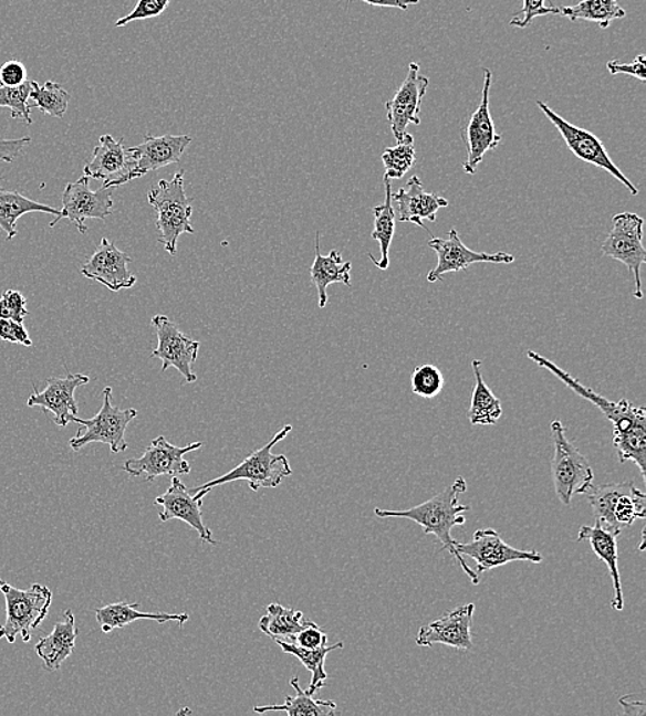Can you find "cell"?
<instances>
[{"label":"cell","instance_id":"681fc988","mask_svg":"<svg viewBox=\"0 0 646 716\" xmlns=\"http://www.w3.org/2000/svg\"><path fill=\"white\" fill-rule=\"evenodd\" d=\"M360 2L378 6V8H393L407 11L409 6L418 4L419 0H360Z\"/></svg>","mask_w":646,"mask_h":716},{"label":"cell","instance_id":"ffe728a7","mask_svg":"<svg viewBox=\"0 0 646 716\" xmlns=\"http://www.w3.org/2000/svg\"><path fill=\"white\" fill-rule=\"evenodd\" d=\"M88 382L90 378L84 373H69L65 378H49L46 388L42 391L33 386V393L28 399L27 406L39 407L44 412L53 413L54 423L60 428H66L75 421L79 412L75 391L79 386Z\"/></svg>","mask_w":646,"mask_h":716},{"label":"cell","instance_id":"8d00e7d4","mask_svg":"<svg viewBox=\"0 0 646 716\" xmlns=\"http://www.w3.org/2000/svg\"><path fill=\"white\" fill-rule=\"evenodd\" d=\"M382 164L385 166V178L402 179L413 166L417 164L414 137L407 133L396 147L386 148L382 154Z\"/></svg>","mask_w":646,"mask_h":716},{"label":"cell","instance_id":"d6a6232c","mask_svg":"<svg viewBox=\"0 0 646 716\" xmlns=\"http://www.w3.org/2000/svg\"><path fill=\"white\" fill-rule=\"evenodd\" d=\"M291 686L296 692L295 697H285L282 706H258L254 712L258 714L283 712L290 716H331L336 714L335 702L316 701L306 691L301 689L298 678L291 681Z\"/></svg>","mask_w":646,"mask_h":716},{"label":"cell","instance_id":"52a82bcc","mask_svg":"<svg viewBox=\"0 0 646 716\" xmlns=\"http://www.w3.org/2000/svg\"><path fill=\"white\" fill-rule=\"evenodd\" d=\"M586 496L595 518L606 527L622 530L646 517L645 494L632 481L592 485Z\"/></svg>","mask_w":646,"mask_h":716},{"label":"cell","instance_id":"bcb514c9","mask_svg":"<svg viewBox=\"0 0 646 716\" xmlns=\"http://www.w3.org/2000/svg\"><path fill=\"white\" fill-rule=\"evenodd\" d=\"M0 339L4 340V343L32 346V340L24 324L13 320H0Z\"/></svg>","mask_w":646,"mask_h":716},{"label":"cell","instance_id":"8fae6325","mask_svg":"<svg viewBox=\"0 0 646 716\" xmlns=\"http://www.w3.org/2000/svg\"><path fill=\"white\" fill-rule=\"evenodd\" d=\"M192 143L190 136H166L154 137L145 136L144 143L137 147L128 148L131 155L132 169L127 175L112 181L104 182L103 188H119L122 185L142 178L148 172L163 169V167L179 164L185 150Z\"/></svg>","mask_w":646,"mask_h":716},{"label":"cell","instance_id":"9a60e30c","mask_svg":"<svg viewBox=\"0 0 646 716\" xmlns=\"http://www.w3.org/2000/svg\"><path fill=\"white\" fill-rule=\"evenodd\" d=\"M457 551L462 557L475 559L477 575L510 562L541 564L543 561V557L538 551L519 550L509 546L492 528L476 530L473 540L469 543L457 541Z\"/></svg>","mask_w":646,"mask_h":716},{"label":"cell","instance_id":"cb8c5ba5","mask_svg":"<svg viewBox=\"0 0 646 716\" xmlns=\"http://www.w3.org/2000/svg\"><path fill=\"white\" fill-rule=\"evenodd\" d=\"M392 199L397 206L398 221L411 222L424 229V220L436 222L437 212L449 204L441 196L426 192L423 181L415 176L409 178L406 188L392 193Z\"/></svg>","mask_w":646,"mask_h":716},{"label":"cell","instance_id":"f35d334b","mask_svg":"<svg viewBox=\"0 0 646 716\" xmlns=\"http://www.w3.org/2000/svg\"><path fill=\"white\" fill-rule=\"evenodd\" d=\"M442 372L433 364H424L414 369L411 375L413 393L423 399H435L444 388Z\"/></svg>","mask_w":646,"mask_h":716},{"label":"cell","instance_id":"1f68e13d","mask_svg":"<svg viewBox=\"0 0 646 716\" xmlns=\"http://www.w3.org/2000/svg\"><path fill=\"white\" fill-rule=\"evenodd\" d=\"M273 641L282 647L284 653L292 654V656L300 660L303 667L312 674L311 685H309L306 691L312 696L322 689L325 686V681L329 680V674L325 673L324 668L325 659H327L329 653L340 651V649L344 647V643L342 642L331 646L324 645L317 649H305L298 646L294 642L280 640V638H274Z\"/></svg>","mask_w":646,"mask_h":716},{"label":"cell","instance_id":"603a6c76","mask_svg":"<svg viewBox=\"0 0 646 716\" xmlns=\"http://www.w3.org/2000/svg\"><path fill=\"white\" fill-rule=\"evenodd\" d=\"M622 530L606 527V525L595 519L594 527L583 525L577 534V540L588 541L595 556L608 567L612 585H614V598H612L611 607L617 612L625 609L619 570V548H617V539H619Z\"/></svg>","mask_w":646,"mask_h":716},{"label":"cell","instance_id":"b9f144b4","mask_svg":"<svg viewBox=\"0 0 646 716\" xmlns=\"http://www.w3.org/2000/svg\"><path fill=\"white\" fill-rule=\"evenodd\" d=\"M170 0H138L136 8L125 17L116 21V27H126L134 21L156 19L165 13Z\"/></svg>","mask_w":646,"mask_h":716},{"label":"cell","instance_id":"ee69618b","mask_svg":"<svg viewBox=\"0 0 646 716\" xmlns=\"http://www.w3.org/2000/svg\"><path fill=\"white\" fill-rule=\"evenodd\" d=\"M291 642L305 649H317L327 645L329 636L316 623L311 622L301 632L292 636Z\"/></svg>","mask_w":646,"mask_h":716},{"label":"cell","instance_id":"44dd1931","mask_svg":"<svg viewBox=\"0 0 646 716\" xmlns=\"http://www.w3.org/2000/svg\"><path fill=\"white\" fill-rule=\"evenodd\" d=\"M475 611V603L455 608L435 622L420 626L415 642L423 647L441 643L457 651H471L473 649L471 623H473Z\"/></svg>","mask_w":646,"mask_h":716},{"label":"cell","instance_id":"7402d4cb","mask_svg":"<svg viewBox=\"0 0 646 716\" xmlns=\"http://www.w3.org/2000/svg\"><path fill=\"white\" fill-rule=\"evenodd\" d=\"M132 262L131 256L104 238L94 254L82 266L81 272L84 277L103 284L114 293H119L121 289L133 288L137 283V277L128 268Z\"/></svg>","mask_w":646,"mask_h":716},{"label":"cell","instance_id":"277c9868","mask_svg":"<svg viewBox=\"0 0 646 716\" xmlns=\"http://www.w3.org/2000/svg\"><path fill=\"white\" fill-rule=\"evenodd\" d=\"M0 591L6 601V620L0 625V640L14 643L17 636L30 642L31 632L38 629L48 618L53 602V592L49 587L33 583L28 590L15 589L0 579Z\"/></svg>","mask_w":646,"mask_h":716},{"label":"cell","instance_id":"8992f818","mask_svg":"<svg viewBox=\"0 0 646 716\" xmlns=\"http://www.w3.org/2000/svg\"><path fill=\"white\" fill-rule=\"evenodd\" d=\"M291 424H285L282 430H279L274 438L269 441L261 450L252 452L247 456L243 462L230 470L227 474L221 475L216 480L209 481L204 485L195 488L194 492L199 489H212L216 486L233 483V481L244 480L252 491L261 488H277L283 483L284 478L290 477L292 468L289 459L284 455H274L272 453L273 446L279 441L284 440L291 433Z\"/></svg>","mask_w":646,"mask_h":716},{"label":"cell","instance_id":"d6986e66","mask_svg":"<svg viewBox=\"0 0 646 716\" xmlns=\"http://www.w3.org/2000/svg\"><path fill=\"white\" fill-rule=\"evenodd\" d=\"M418 63L408 66L406 80L400 88L386 103L387 122H389L396 141H402L409 125H420V105L429 87V77L420 75Z\"/></svg>","mask_w":646,"mask_h":716},{"label":"cell","instance_id":"d590c367","mask_svg":"<svg viewBox=\"0 0 646 716\" xmlns=\"http://www.w3.org/2000/svg\"><path fill=\"white\" fill-rule=\"evenodd\" d=\"M32 90L30 99L32 108H38L43 114L63 119L69 110L71 95L59 83L49 81L43 86L38 82H31Z\"/></svg>","mask_w":646,"mask_h":716},{"label":"cell","instance_id":"30bf717a","mask_svg":"<svg viewBox=\"0 0 646 716\" xmlns=\"http://www.w3.org/2000/svg\"><path fill=\"white\" fill-rule=\"evenodd\" d=\"M536 105L539 106V109L543 112V115L553 123L555 128H558L561 137L564 138L566 147H569L571 152L574 154L579 160L609 172V175L616 178L617 181L625 185L628 192L633 196H638L639 190L636 185L623 175L619 167L612 161L609 154L606 152L604 144L601 143L598 137H595L594 134L588 130H584V128L572 125V123L565 120L563 116L555 114V112L550 108L548 104L542 103V101H536Z\"/></svg>","mask_w":646,"mask_h":716},{"label":"cell","instance_id":"d4e9b609","mask_svg":"<svg viewBox=\"0 0 646 716\" xmlns=\"http://www.w3.org/2000/svg\"><path fill=\"white\" fill-rule=\"evenodd\" d=\"M123 143L125 139L116 141L111 134L100 137L93 159L84 166L83 175L90 179H104V182L127 175L132 169V160Z\"/></svg>","mask_w":646,"mask_h":716},{"label":"cell","instance_id":"4316f807","mask_svg":"<svg viewBox=\"0 0 646 716\" xmlns=\"http://www.w3.org/2000/svg\"><path fill=\"white\" fill-rule=\"evenodd\" d=\"M352 262H344L340 251L333 250L329 255L320 253V233H316V256L311 268L312 283L316 285L319 307L324 309L329 304L327 288L340 283L352 287Z\"/></svg>","mask_w":646,"mask_h":716},{"label":"cell","instance_id":"5b68a950","mask_svg":"<svg viewBox=\"0 0 646 716\" xmlns=\"http://www.w3.org/2000/svg\"><path fill=\"white\" fill-rule=\"evenodd\" d=\"M554 457L552 478L555 495L565 507H571L575 495H586L592 488L594 472L592 463L566 439L565 428L560 419L552 422Z\"/></svg>","mask_w":646,"mask_h":716},{"label":"cell","instance_id":"ba28073f","mask_svg":"<svg viewBox=\"0 0 646 716\" xmlns=\"http://www.w3.org/2000/svg\"><path fill=\"white\" fill-rule=\"evenodd\" d=\"M104 402L100 412L92 419L75 418V423L81 424L83 432L79 430L75 438L70 440V446L73 451L79 452L84 446L93 443L110 445L112 453L127 451L126 430L134 419L138 417V411L134 408L121 410L112 404V388L106 386L103 391Z\"/></svg>","mask_w":646,"mask_h":716},{"label":"cell","instance_id":"60d3db41","mask_svg":"<svg viewBox=\"0 0 646 716\" xmlns=\"http://www.w3.org/2000/svg\"><path fill=\"white\" fill-rule=\"evenodd\" d=\"M549 14H560V8L548 6L546 0H524V6H522L520 13H517L513 19L510 20V25L524 30V28L532 24V21L535 20L536 17Z\"/></svg>","mask_w":646,"mask_h":716},{"label":"cell","instance_id":"7dc6e473","mask_svg":"<svg viewBox=\"0 0 646 716\" xmlns=\"http://www.w3.org/2000/svg\"><path fill=\"white\" fill-rule=\"evenodd\" d=\"M31 141V137L19 139L0 138V160L4 161V164H13L14 159L22 154V149L30 145Z\"/></svg>","mask_w":646,"mask_h":716},{"label":"cell","instance_id":"f546056e","mask_svg":"<svg viewBox=\"0 0 646 716\" xmlns=\"http://www.w3.org/2000/svg\"><path fill=\"white\" fill-rule=\"evenodd\" d=\"M471 368H473L476 386L471 396L469 421L475 427H493L503 415L502 402L492 393L482 378L481 361L473 360Z\"/></svg>","mask_w":646,"mask_h":716},{"label":"cell","instance_id":"484cf974","mask_svg":"<svg viewBox=\"0 0 646 716\" xmlns=\"http://www.w3.org/2000/svg\"><path fill=\"white\" fill-rule=\"evenodd\" d=\"M79 631L75 623V614L69 609L64 619L54 625L48 636L41 638L37 643L38 656L43 660L50 671H58L75 651Z\"/></svg>","mask_w":646,"mask_h":716},{"label":"cell","instance_id":"5bb4252c","mask_svg":"<svg viewBox=\"0 0 646 716\" xmlns=\"http://www.w3.org/2000/svg\"><path fill=\"white\" fill-rule=\"evenodd\" d=\"M152 326L157 335V348L152 357L162 360V371L176 368L188 383H195L198 375L192 371V366L198 360L200 343L190 339L174 324L170 318L162 315L152 317Z\"/></svg>","mask_w":646,"mask_h":716},{"label":"cell","instance_id":"f907efd6","mask_svg":"<svg viewBox=\"0 0 646 716\" xmlns=\"http://www.w3.org/2000/svg\"><path fill=\"white\" fill-rule=\"evenodd\" d=\"M13 2V0H10V3Z\"/></svg>","mask_w":646,"mask_h":716},{"label":"cell","instance_id":"6da1fadb","mask_svg":"<svg viewBox=\"0 0 646 716\" xmlns=\"http://www.w3.org/2000/svg\"><path fill=\"white\" fill-rule=\"evenodd\" d=\"M527 357L539 367L548 369L561 382L569 386L572 391H575L582 399L592 402L604 413L606 419L614 427V446L619 456L621 462H634L642 473L644 481L646 480L645 472V455H646V413L644 407L633 406L628 400L609 401L605 397L595 393L593 389L579 382L577 379L572 377L571 373L565 372L558 364L548 360L546 357L535 354V351L528 350Z\"/></svg>","mask_w":646,"mask_h":716},{"label":"cell","instance_id":"7a4b0ae2","mask_svg":"<svg viewBox=\"0 0 646 716\" xmlns=\"http://www.w3.org/2000/svg\"><path fill=\"white\" fill-rule=\"evenodd\" d=\"M468 491V483L463 477L455 480V483L448 488L440 492L431 499L426 501L423 505L408 508V510H382L375 508V516L379 518H406L409 522L417 523L424 528L425 535H435L441 541L442 550H447L457 559L460 568L468 575L471 585L480 583V575L471 569L465 559L457 551V541L451 533L458 525H465L466 517L463 513L469 512L470 507L459 505V495Z\"/></svg>","mask_w":646,"mask_h":716},{"label":"cell","instance_id":"2e32d148","mask_svg":"<svg viewBox=\"0 0 646 716\" xmlns=\"http://www.w3.org/2000/svg\"><path fill=\"white\" fill-rule=\"evenodd\" d=\"M428 244L431 250H435L437 255V265L435 268H431L428 276L429 283L440 282L447 273L465 271V268L471 265H509L515 261L513 255L502 253V251L496 254L477 253V251L466 248L457 229L454 228L448 232L447 238H431Z\"/></svg>","mask_w":646,"mask_h":716},{"label":"cell","instance_id":"7bdbcfd3","mask_svg":"<svg viewBox=\"0 0 646 716\" xmlns=\"http://www.w3.org/2000/svg\"><path fill=\"white\" fill-rule=\"evenodd\" d=\"M606 70L609 71L612 76L625 74L636 77V80L646 81V59L645 54L637 55L632 63H622L619 60H611L606 64Z\"/></svg>","mask_w":646,"mask_h":716},{"label":"cell","instance_id":"83f0119b","mask_svg":"<svg viewBox=\"0 0 646 716\" xmlns=\"http://www.w3.org/2000/svg\"><path fill=\"white\" fill-rule=\"evenodd\" d=\"M138 607L139 603H128L125 601L111 603V606L97 609L95 611V619H97L101 630L105 634L116 629H123V626L137 622V620H154V622L159 624L177 622L183 626L190 619L188 613L139 612Z\"/></svg>","mask_w":646,"mask_h":716},{"label":"cell","instance_id":"ac0fdd59","mask_svg":"<svg viewBox=\"0 0 646 716\" xmlns=\"http://www.w3.org/2000/svg\"><path fill=\"white\" fill-rule=\"evenodd\" d=\"M211 489H199L195 492V496L190 495L187 485L181 480L174 475L170 488L165 494L157 496L155 506H160L163 510L159 513L162 523L171 522V519H179L188 524L190 528L199 534L200 540L217 545L212 539V533L206 527L204 523V497L209 495Z\"/></svg>","mask_w":646,"mask_h":716},{"label":"cell","instance_id":"7c38bea8","mask_svg":"<svg viewBox=\"0 0 646 716\" xmlns=\"http://www.w3.org/2000/svg\"><path fill=\"white\" fill-rule=\"evenodd\" d=\"M90 178L83 176L76 182L66 185L63 194V209L60 214L55 217L50 227H55L58 223L66 218L73 223H76L77 231L82 234L87 232V220L105 221L106 218L114 212V196L115 188H101L98 190L90 189Z\"/></svg>","mask_w":646,"mask_h":716},{"label":"cell","instance_id":"f1b7e54d","mask_svg":"<svg viewBox=\"0 0 646 716\" xmlns=\"http://www.w3.org/2000/svg\"><path fill=\"white\" fill-rule=\"evenodd\" d=\"M2 181V178H0ZM28 212H46V214L59 215L60 210L53 207L38 203L25 198L14 190H6L0 187V229L6 233V242H11L17 236V221Z\"/></svg>","mask_w":646,"mask_h":716},{"label":"cell","instance_id":"9c48e42d","mask_svg":"<svg viewBox=\"0 0 646 716\" xmlns=\"http://www.w3.org/2000/svg\"><path fill=\"white\" fill-rule=\"evenodd\" d=\"M643 239V218L634 212H621L612 218V231L601 248L604 256L622 262L632 272L636 282L633 293L636 299L644 298L642 268L646 262V250Z\"/></svg>","mask_w":646,"mask_h":716},{"label":"cell","instance_id":"4dcf8cb0","mask_svg":"<svg viewBox=\"0 0 646 716\" xmlns=\"http://www.w3.org/2000/svg\"><path fill=\"white\" fill-rule=\"evenodd\" d=\"M384 182L386 190L385 203L376 206L374 209V232L371 234V238L379 243L381 260L378 261L373 254H368V259L381 271H386L389 267V251L396 231V210L393 209L390 179L384 177Z\"/></svg>","mask_w":646,"mask_h":716},{"label":"cell","instance_id":"4fadbf2b","mask_svg":"<svg viewBox=\"0 0 646 716\" xmlns=\"http://www.w3.org/2000/svg\"><path fill=\"white\" fill-rule=\"evenodd\" d=\"M204 444L200 441L189 444L187 446H176L159 435L146 448L144 455L138 459H128L123 464V470L132 477H144L148 483H152L162 475H187L190 473V464L185 461L184 456L188 452L200 450Z\"/></svg>","mask_w":646,"mask_h":716},{"label":"cell","instance_id":"f6af8a7d","mask_svg":"<svg viewBox=\"0 0 646 716\" xmlns=\"http://www.w3.org/2000/svg\"><path fill=\"white\" fill-rule=\"evenodd\" d=\"M25 65L21 61L10 60L0 66V86L15 87L22 85L28 80Z\"/></svg>","mask_w":646,"mask_h":716},{"label":"cell","instance_id":"836d02e7","mask_svg":"<svg viewBox=\"0 0 646 716\" xmlns=\"http://www.w3.org/2000/svg\"><path fill=\"white\" fill-rule=\"evenodd\" d=\"M560 14L571 21L598 22L606 30L615 20L625 19L626 10L617 0H581L577 4L560 8Z\"/></svg>","mask_w":646,"mask_h":716},{"label":"cell","instance_id":"74e56055","mask_svg":"<svg viewBox=\"0 0 646 716\" xmlns=\"http://www.w3.org/2000/svg\"><path fill=\"white\" fill-rule=\"evenodd\" d=\"M31 90V82L28 81L15 87L0 86V108H9L13 119H22L27 125H32Z\"/></svg>","mask_w":646,"mask_h":716},{"label":"cell","instance_id":"c3c4849f","mask_svg":"<svg viewBox=\"0 0 646 716\" xmlns=\"http://www.w3.org/2000/svg\"><path fill=\"white\" fill-rule=\"evenodd\" d=\"M619 703L626 715H645L646 713L645 703L637 701L636 696L622 697Z\"/></svg>","mask_w":646,"mask_h":716},{"label":"cell","instance_id":"e0dca14e","mask_svg":"<svg viewBox=\"0 0 646 716\" xmlns=\"http://www.w3.org/2000/svg\"><path fill=\"white\" fill-rule=\"evenodd\" d=\"M492 87V72L485 69V87H482L481 103L475 110L463 133L468 159L463 164L466 175L475 176L487 152L499 147L502 137L499 136L496 123L492 120L490 109V93Z\"/></svg>","mask_w":646,"mask_h":716},{"label":"cell","instance_id":"e575fe53","mask_svg":"<svg viewBox=\"0 0 646 716\" xmlns=\"http://www.w3.org/2000/svg\"><path fill=\"white\" fill-rule=\"evenodd\" d=\"M267 617H262L258 626L268 636L285 638L290 641L292 636L301 632L305 626L311 624V620H306L301 611L295 609L285 608L280 603H271L267 607Z\"/></svg>","mask_w":646,"mask_h":716},{"label":"cell","instance_id":"3957f363","mask_svg":"<svg viewBox=\"0 0 646 716\" xmlns=\"http://www.w3.org/2000/svg\"><path fill=\"white\" fill-rule=\"evenodd\" d=\"M184 176L185 171L181 170L170 181L162 179L148 193L149 204L156 212L155 225L160 233L157 242L173 256L177 254L178 239L184 233H195L190 223L192 199L185 193Z\"/></svg>","mask_w":646,"mask_h":716},{"label":"cell","instance_id":"ab89813d","mask_svg":"<svg viewBox=\"0 0 646 716\" xmlns=\"http://www.w3.org/2000/svg\"><path fill=\"white\" fill-rule=\"evenodd\" d=\"M27 316H30V312L27 309L24 295L15 289L4 291L0 298V320L22 323Z\"/></svg>","mask_w":646,"mask_h":716}]
</instances>
